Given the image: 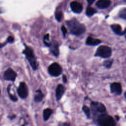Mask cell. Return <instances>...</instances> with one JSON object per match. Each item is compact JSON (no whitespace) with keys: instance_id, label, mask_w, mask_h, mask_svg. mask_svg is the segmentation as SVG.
<instances>
[{"instance_id":"obj_26","label":"cell","mask_w":126,"mask_h":126,"mask_svg":"<svg viewBox=\"0 0 126 126\" xmlns=\"http://www.w3.org/2000/svg\"><path fill=\"white\" fill-rule=\"evenodd\" d=\"M61 30H62V31L63 32V35L65 36V34L67 32V30H66V28L64 26H62V28H61Z\"/></svg>"},{"instance_id":"obj_1","label":"cell","mask_w":126,"mask_h":126,"mask_svg":"<svg viewBox=\"0 0 126 126\" xmlns=\"http://www.w3.org/2000/svg\"><path fill=\"white\" fill-rule=\"evenodd\" d=\"M93 120L97 126H116V120L107 112L100 114Z\"/></svg>"},{"instance_id":"obj_3","label":"cell","mask_w":126,"mask_h":126,"mask_svg":"<svg viewBox=\"0 0 126 126\" xmlns=\"http://www.w3.org/2000/svg\"><path fill=\"white\" fill-rule=\"evenodd\" d=\"M90 108L93 120H94L100 114L106 112V107L103 103L100 102L91 101Z\"/></svg>"},{"instance_id":"obj_19","label":"cell","mask_w":126,"mask_h":126,"mask_svg":"<svg viewBox=\"0 0 126 126\" xmlns=\"http://www.w3.org/2000/svg\"><path fill=\"white\" fill-rule=\"evenodd\" d=\"M82 111L84 112L87 119H89L91 118V111L90 108L85 105H84L82 108Z\"/></svg>"},{"instance_id":"obj_16","label":"cell","mask_w":126,"mask_h":126,"mask_svg":"<svg viewBox=\"0 0 126 126\" xmlns=\"http://www.w3.org/2000/svg\"><path fill=\"white\" fill-rule=\"evenodd\" d=\"M36 94L34 96V100L36 102H39L42 101L44 97V94L40 90H37L35 91Z\"/></svg>"},{"instance_id":"obj_28","label":"cell","mask_w":126,"mask_h":126,"mask_svg":"<svg viewBox=\"0 0 126 126\" xmlns=\"http://www.w3.org/2000/svg\"><path fill=\"white\" fill-rule=\"evenodd\" d=\"M59 126H70V124L67 123H63L59 125Z\"/></svg>"},{"instance_id":"obj_29","label":"cell","mask_w":126,"mask_h":126,"mask_svg":"<svg viewBox=\"0 0 126 126\" xmlns=\"http://www.w3.org/2000/svg\"><path fill=\"white\" fill-rule=\"evenodd\" d=\"M87 1L89 4H92L95 1V0H87Z\"/></svg>"},{"instance_id":"obj_11","label":"cell","mask_w":126,"mask_h":126,"mask_svg":"<svg viewBox=\"0 0 126 126\" xmlns=\"http://www.w3.org/2000/svg\"><path fill=\"white\" fill-rule=\"evenodd\" d=\"M70 7L71 10L76 13H81L83 9L82 4L76 1H73L70 3Z\"/></svg>"},{"instance_id":"obj_24","label":"cell","mask_w":126,"mask_h":126,"mask_svg":"<svg viewBox=\"0 0 126 126\" xmlns=\"http://www.w3.org/2000/svg\"><path fill=\"white\" fill-rule=\"evenodd\" d=\"M62 16H63V14L62 12L61 11H57L56 12L55 14V17L56 19H57V20L58 21H60L62 19Z\"/></svg>"},{"instance_id":"obj_22","label":"cell","mask_w":126,"mask_h":126,"mask_svg":"<svg viewBox=\"0 0 126 126\" xmlns=\"http://www.w3.org/2000/svg\"><path fill=\"white\" fill-rule=\"evenodd\" d=\"M43 42H44V44H45V45L46 46L50 47V46L51 45L52 42H51L50 41L49 34H46L44 35V38H43Z\"/></svg>"},{"instance_id":"obj_17","label":"cell","mask_w":126,"mask_h":126,"mask_svg":"<svg viewBox=\"0 0 126 126\" xmlns=\"http://www.w3.org/2000/svg\"><path fill=\"white\" fill-rule=\"evenodd\" d=\"M53 113V110L50 108H46L43 111V117L45 121H47Z\"/></svg>"},{"instance_id":"obj_31","label":"cell","mask_w":126,"mask_h":126,"mask_svg":"<svg viewBox=\"0 0 126 126\" xmlns=\"http://www.w3.org/2000/svg\"><path fill=\"white\" fill-rule=\"evenodd\" d=\"M115 119H116V120L117 121H118L119 120V119H120V117L119 116H115Z\"/></svg>"},{"instance_id":"obj_12","label":"cell","mask_w":126,"mask_h":126,"mask_svg":"<svg viewBox=\"0 0 126 126\" xmlns=\"http://www.w3.org/2000/svg\"><path fill=\"white\" fill-rule=\"evenodd\" d=\"M65 91L64 87L62 84H58L56 89V98L57 101H59L62 97Z\"/></svg>"},{"instance_id":"obj_33","label":"cell","mask_w":126,"mask_h":126,"mask_svg":"<svg viewBox=\"0 0 126 126\" xmlns=\"http://www.w3.org/2000/svg\"><path fill=\"white\" fill-rule=\"evenodd\" d=\"M125 38H126V36H125Z\"/></svg>"},{"instance_id":"obj_18","label":"cell","mask_w":126,"mask_h":126,"mask_svg":"<svg viewBox=\"0 0 126 126\" xmlns=\"http://www.w3.org/2000/svg\"><path fill=\"white\" fill-rule=\"evenodd\" d=\"M10 87H11V84H9L7 88V91L9 97L11 101H12L13 102H16L18 100V98L17 97V96L15 95H14L10 93Z\"/></svg>"},{"instance_id":"obj_30","label":"cell","mask_w":126,"mask_h":126,"mask_svg":"<svg viewBox=\"0 0 126 126\" xmlns=\"http://www.w3.org/2000/svg\"><path fill=\"white\" fill-rule=\"evenodd\" d=\"M16 117L15 115H13V116H8V118L10 119V120H13V119H14Z\"/></svg>"},{"instance_id":"obj_4","label":"cell","mask_w":126,"mask_h":126,"mask_svg":"<svg viewBox=\"0 0 126 126\" xmlns=\"http://www.w3.org/2000/svg\"><path fill=\"white\" fill-rule=\"evenodd\" d=\"M23 54L25 55V57L30 64L31 67L33 70H36L38 67V63L36 59L33 54V50L30 47L25 46V48L23 51Z\"/></svg>"},{"instance_id":"obj_21","label":"cell","mask_w":126,"mask_h":126,"mask_svg":"<svg viewBox=\"0 0 126 126\" xmlns=\"http://www.w3.org/2000/svg\"><path fill=\"white\" fill-rule=\"evenodd\" d=\"M96 12V11L95 9L91 7L90 6H89L87 7V8L86 9V13L88 16H91L93 15H94V13H95Z\"/></svg>"},{"instance_id":"obj_15","label":"cell","mask_w":126,"mask_h":126,"mask_svg":"<svg viewBox=\"0 0 126 126\" xmlns=\"http://www.w3.org/2000/svg\"><path fill=\"white\" fill-rule=\"evenodd\" d=\"M101 42V41L99 39L94 38L92 36H89L86 41V44L88 45L95 46Z\"/></svg>"},{"instance_id":"obj_6","label":"cell","mask_w":126,"mask_h":126,"mask_svg":"<svg viewBox=\"0 0 126 126\" xmlns=\"http://www.w3.org/2000/svg\"><path fill=\"white\" fill-rule=\"evenodd\" d=\"M48 71L50 75L57 77L62 74L63 69L61 66L58 63H53L49 66Z\"/></svg>"},{"instance_id":"obj_27","label":"cell","mask_w":126,"mask_h":126,"mask_svg":"<svg viewBox=\"0 0 126 126\" xmlns=\"http://www.w3.org/2000/svg\"><path fill=\"white\" fill-rule=\"evenodd\" d=\"M62 79H63V81L64 83H66L67 82V79L66 76L65 75H63V77H62Z\"/></svg>"},{"instance_id":"obj_8","label":"cell","mask_w":126,"mask_h":126,"mask_svg":"<svg viewBox=\"0 0 126 126\" xmlns=\"http://www.w3.org/2000/svg\"><path fill=\"white\" fill-rule=\"evenodd\" d=\"M110 92L116 95H120L122 93V85L119 82H113L110 85Z\"/></svg>"},{"instance_id":"obj_5","label":"cell","mask_w":126,"mask_h":126,"mask_svg":"<svg viewBox=\"0 0 126 126\" xmlns=\"http://www.w3.org/2000/svg\"><path fill=\"white\" fill-rule=\"evenodd\" d=\"M111 55L112 49L110 47L106 45H101L97 49L94 56L107 59L110 57Z\"/></svg>"},{"instance_id":"obj_7","label":"cell","mask_w":126,"mask_h":126,"mask_svg":"<svg viewBox=\"0 0 126 126\" xmlns=\"http://www.w3.org/2000/svg\"><path fill=\"white\" fill-rule=\"evenodd\" d=\"M17 94L22 99H25L28 95V89L26 84L24 82H21L17 89Z\"/></svg>"},{"instance_id":"obj_2","label":"cell","mask_w":126,"mask_h":126,"mask_svg":"<svg viewBox=\"0 0 126 126\" xmlns=\"http://www.w3.org/2000/svg\"><path fill=\"white\" fill-rule=\"evenodd\" d=\"M67 26L72 34L79 35L84 33L86 30L85 26L79 22L76 19H72L66 22Z\"/></svg>"},{"instance_id":"obj_32","label":"cell","mask_w":126,"mask_h":126,"mask_svg":"<svg viewBox=\"0 0 126 126\" xmlns=\"http://www.w3.org/2000/svg\"><path fill=\"white\" fill-rule=\"evenodd\" d=\"M124 97H125V98L126 99V91L125 92L124 94Z\"/></svg>"},{"instance_id":"obj_25","label":"cell","mask_w":126,"mask_h":126,"mask_svg":"<svg viewBox=\"0 0 126 126\" xmlns=\"http://www.w3.org/2000/svg\"><path fill=\"white\" fill-rule=\"evenodd\" d=\"M14 42V38L13 36H9L8 37L7 39V40H6V42L5 43H4V44H1V46H0V47L2 48L3 46H4L6 43H13Z\"/></svg>"},{"instance_id":"obj_20","label":"cell","mask_w":126,"mask_h":126,"mask_svg":"<svg viewBox=\"0 0 126 126\" xmlns=\"http://www.w3.org/2000/svg\"><path fill=\"white\" fill-rule=\"evenodd\" d=\"M114 62V60L111 59H108L104 61L103 62L102 65L106 68L109 69L110 68L112 65V64Z\"/></svg>"},{"instance_id":"obj_14","label":"cell","mask_w":126,"mask_h":126,"mask_svg":"<svg viewBox=\"0 0 126 126\" xmlns=\"http://www.w3.org/2000/svg\"><path fill=\"white\" fill-rule=\"evenodd\" d=\"M110 4V0H98L96 3V5L100 9H105L109 7Z\"/></svg>"},{"instance_id":"obj_9","label":"cell","mask_w":126,"mask_h":126,"mask_svg":"<svg viewBox=\"0 0 126 126\" xmlns=\"http://www.w3.org/2000/svg\"><path fill=\"white\" fill-rule=\"evenodd\" d=\"M17 76L15 71H14L11 68H7L3 73V79L5 80L11 81L14 82Z\"/></svg>"},{"instance_id":"obj_23","label":"cell","mask_w":126,"mask_h":126,"mask_svg":"<svg viewBox=\"0 0 126 126\" xmlns=\"http://www.w3.org/2000/svg\"><path fill=\"white\" fill-rule=\"evenodd\" d=\"M118 15L120 18L126 20V7L122 8L119 11Z\"/></svg>"},{"instance_id":"obj_13","label":"cell","mask_w":126,"mask_h":126,"mask_svg":"<svg viewBox=\"0 0 126 126\" xmlns=\"http://www.w3.org/2000/svg\"><path fill=\"white\" fill-rule=\"evenodd\" d=\"M50 50L52 54L56 57H58L59 54V44L56 41H53L51 43V45L50 46Z\"/></svg>"},{"instance_id":"obj_10","label":"cell","mask_w":126,"mask_h":126,"mask_svg":"<svg viewBox=\"0 0 126 126\" xmlns=\"http://www.w3.org/2000/svg\"><path fill=\"white\" fill-rule=\"evenodd\" d=\"M111 28L112 31L117 35L121 36L126 33V28L123 31L122 27L119 24H112L111 25Z\"/></svg>"}]
</instances>
